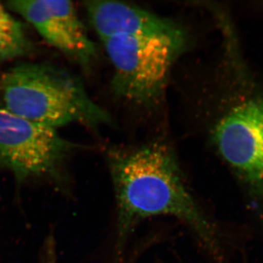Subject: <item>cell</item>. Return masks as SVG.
I'll list each match as a JSON object with an SVG mask.
<instances>
[{
  "mask_svg": "<svg viewBox=\"0 0 263 263\" xmlns=\"http://www.w3.org/2000/svg\"><path fill=\"white\" fill-rule=\"evenodd\" d=\"M107 161L117 207V254L137 224L154 216L176 218L207 249L216 253L215 227L197 203L176 154L162 142L133 148H110Z\"/></svg>",
  "mask_w": 263,
  "mask_h": 263,
  "instance_id": "obj_1",
  "label": "cell"
},
{
  "mask_svg": "<svg viewBox=\"0 0 263 263\" xmlns=\"http://www.w3.org/2000/svg\"><path fill=\"white\" fill-rule=\"evenodd\" d=\"M3 108L31 122L57 128L80 124L98 129L112 124L82 81L69 71L44 63L23 62L0 79Z\"/></svg>",
  "mask_w": 263,
  "mask_h": 263,
  "instance_id": "obj_2",
  "label": "cell"
},
{
  "mask_svg": "<svg viewBox=\"0 0 263 263\" xmlns=\"http://www.w3.org/2000/svg\"><path fill=\"white\" fill-rule=\"evenodd\" d=\"M113 67L114 94L140 106L158 103L175 62L187 47L186 30L170 35L119 36L102 40Z\"/></svg>",
  "mask_w": 263,
  "mask_h": 263,
  "instance_id": "obj_3",
  "label": "cell"
},
{
  "mask_svg": "<svg viewBox=\"0 0 263 263\" xmlns=\"http://www.w3.org/2000/svg\"><path fill=\"white\" fill-rule=\"evenodd\" d=\"M77 148L57 129L0 108V166L18 182L30 178L60 181L66 160Z\"/></svg>",
  "mask_w": 263,
  "mask_h": 263,
  "instance_id": "obj_4",
  "label": "cell"
},
{
  "mask_svg": "<svg viewBox=\"0 0 263 263\" xmlns=\"http://www.w3.org/2000/svg\"><path fill=\"white\" fill-rule=\"evenodd\" d=\"M213 141L252 195L263 200V98L230 109L216 124Z\"/></svg>",
  "mask_w": 263,
  "mask_h": 263,
  "instance_id": "obj_5",
  "label": "cell"
},
{
  "mask_svg": "<svg viewBox=\"0 0 263 263\" xmlns=\"http://www.w3.org/2000/svg\"><path fill=\"white\" fill-rule=\"evenodd\" d=\"M7 8L23 17L46 42L84 67L97 55L72 2L65 0H14Z\"/></svg>",
  "mask_w": 263,
  "mask_h": 263,
  "instance_id": "obj_6",
  "label": "cell"
},
{
  "mask_svg": "<svg viewBox=\"0 0 263 263\" xmlns=\"http://www.w3.org/2000/svg\"><path fill=\"white\" fill-rule=\"evenodd\" d=\"M85 7L101 41L119 36L169 35L184 30L171 19L126 3L100 0L86 2Z\"/></svg>",
  "mask_w": 263,
  "mask_h": 263,
  "instance_id": "obj_7",
  "label": "cell"
},
{
  "mask_svg": "<svg viewBox=\"0 0 263 263\" xmlns=\"http://www.w3.org/2000/svg\"><path fill=\"white\" fill-rule=\"evenodd\" d=\"M32 50L23 24L0 3V65L26 56Z\"/></svg>",
  "mask_w": 263,
  "mask_h": 263,
  "instance_id": "obj_8",
  "label": "cell"
},
{
  "mask_svg": "<svg viewBox=\"0 0 263 263\" xmlns=\"http://www.w3.org/2000/svg\"><path fill=\"white\" fill-rule=\"evenodd\" d=\"M43 263H57L56 245L52 236H50L46 241Z\"/></svg>",
  "mask_w": 263,
  "mask_h": 263,
  "instance_id": "obj_9",
  "label": "cell"
}]
</instances>
